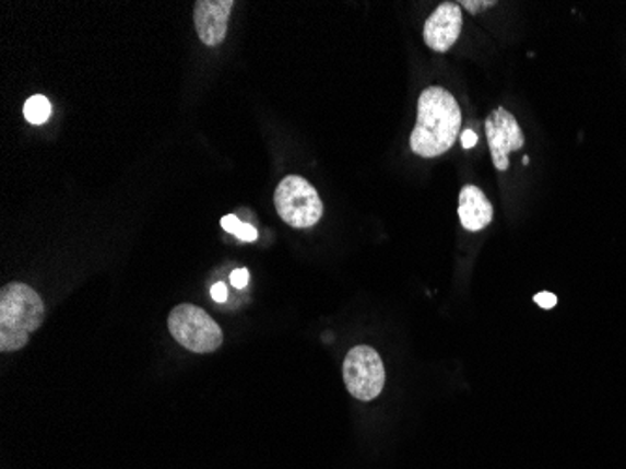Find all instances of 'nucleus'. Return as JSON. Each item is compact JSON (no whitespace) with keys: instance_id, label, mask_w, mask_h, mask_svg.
Instances as JSON below:
<instances>
[{"instance_id":"nucleus-1","label":"nucleus","mask_w":626,"mask_h":469,"mask_svg":"<svg viewBox=\"0 0 626 469\" xmlns=\"http://www.w3.org/2000/svg\"><path fill=\"white\" fill-rule=\"evenodd\" d=\"M460 128L462 109L454 96L442 86H429L418 98L416 125L409 143L416 156L436 159L454 145Z\"/></svg>"},{"instance_id":"nucleus-2","label":"nucleus","mask_w":626,"mask_h":469,"mask_svg":"<svg viewBox=\"0 0 626 469\" xmlns=\"http://www.w3.org/2000/svg\"><path fill=\"white\" fill-rule=\"evenodd\" d=\"M44 321V303L27 284L12 282L0 290V350L20 351Z\"/></svg>"},{"instance_id":"nucleus-3","label":"nucleus","mask_w":626,"mask_h":469,"mask_svg":"<svg viewBox=\"0 0 626 469\" xmlns=\"http://www.w3.org/2000/svg\"><path fill=\"white\" fill-rule=\"evenodd\" d=\"M167 327L178 344L191 353H212L224 342L218 324L199 306L178 304L167 319Z\"/></svg>"},{"instance_id":"nucleus-4","label":"nucleus","mask_w":626,"mask_h":469,"mask_svg":"<svg viewBox=\"0 0 626 469\" xmlns=\"http://www.w3.org/2000/svg\"><path fill=\"white\" fill-rule=\"evenodd\" d=\"M274 206L285 224L297 230L311 227L323 216V201L316 188L298 175H287L277 185Z\"/></svg>"},{"instance_id":"nucleus-5","label":"nucleus","mask_w":626,"mask_h":469,"mask_svg":"<svg viewBox=\"0 0 626 469\" xmlns=\"http://www.w3.org/2000/svg\"><path fill=\"white\" fill-rule=\"evenodd\" d=\"M343 382L351 397L371 402L385 387V366L381 357L369 345H356L343 361Z\"/></svg>"},{"instance_id":"nucleus-6","label":"nucleus","mask_w":626,"mask_h":469,"mask_svg":"<svg viewBox=\"0 0 626 469\" xmlns=\"http://www.w3.org/2000/svg\"><path fill=\"white\" fill-rule=\"evenodd\" d=\"M484 128H486L489 152H492L497 172H507L508 166H510L508 154L520 151L525 143L518 120L512 113L499 107L486 119Z\"/></svg>"},{"instance_id":"nucleus-7","label":"nucleus","mask_w":626,"mask_h":469,"mask_svg":"<svg viewBox=\"0 0 626 469\" xmlns=\"http://www.w3.org/2000/svg\"><path fill=\"white\" fill-rule=\"evenodd\" d=\"M462 8L454 2H442L424 23V42L432 51L447 54L462 34Z\"/></svg>"},{"instance_id":"nucleus-8","label":"nucleus","mask_w":626,"mask_h":469,"mask_svg":"<svg viewBox=\"0 0 626 469\" xmlns=\"http://www.w3.org/2000/svg\"><path fill=\"white\" fill-rule=\"evenodd\" d=\"M235 2L233 0H198L193 8V23L199 40L204 46L216 47L225 40L229 15Z\"/></svg>"},{"instance_id":"nucleus-9","label":"nucleus","mask_w":626,"mask_h":469,"mask_svg":"<svg viewBox=\"0 0 626 469\" xmlns=\"http://www.w3.org/2000/svg\"><path fill=\"white\" fill-rule=\"evenodd\" d=\"M460 222L468 232H482L494 220V207L488 198L482 194L481 188L468 185L460 192V207H458Z\"/></svg>"},{"instance_id":"nucleus-10","label":"nucleus","mask_w":626,"mask_h":469,"mask_svg":"<svg viewBox=\"0 0 626 469\" xmlns=\"http://www.w3.org/2000/svg\"><path fill=\"white\" fill-rule=\"evenodd\" d=\"M25 117H27L31 125H44L47 119L51 117V104L46 96L42 94H36L33 98L27 99L25 104Z\"/></svg>"},{"instance_id":"nucleus-11","label":"nucleus","mask_w":626,"mask_h":469,"mask_svg":"<svg viewBox=\"0 0 626 469\" xmlns=\"http://www.w3.org/2000/svg\"><path fill=\"white\" fill-rule=\"evenodd\" d=\"M222 227H224L225 232L237 235V237L240 238V241H245V243H251V241L258 238V230H256L253 225L240 222L235 214L224 216V219H222Z\"/></svg>"},{"instance_id":"nucleus-12","label":"nucleus","mask_w":626,"mask_h":469,"mask_svg":"<svg viewBox=\"0 0 626 469\" xmlns=\"http://www.w3.org/2000/svg\"><path fill=\"white\" fill-rule=\"evenodd\" d=\"M534 303L539 304L544 310H550V308H554L555 304H557V297L552 295L550 291H542L539 295H534Z\"/></svg>"},{"instance_id":"nucleus-13","label":"nucleus","mask_w":626,"mask_h":469,"mask_svg":"<svg viewBox=\"0 0 626 469\" xmlns=\"http://www.w3.org/2000/svg\"><path fill=\"white\" fill-rule=\"evenodd\" d=\"M248 280H250V272L246 271V269L233 271L232 284L235 285L237 290H245L246 285H248Z\"/></svg>"},{"instance_id":"nucleus-14","label":"nucleus","mask_w":626,"mask_h":469,"mask_svg":"<svg viewBox=\"0 0 626 469\" xmlns=\"http://www.w3.org/2000/svg\"><path fill=\"white\" fill-rule=\"evenodd\" d=\"M462 7L471 14H476V12H482L486 8L495 7V2H471V0H465V2H462Z\"/></svg>"},{"instance_id":"nucleus-15","label":"nucleus","mask_w":626,"mask_h":469,"mask_svg":"<svg viewBox=\"0 0 626 469\" xmlns=\"http://www.w3.org/2000/svg\"><path fill=\"white\" fill-rule=\"evenodd\" d=\"M211 295L216 303H225L227 301V290H225V285L222 282L212 285Z\"/></svg>"},{"instance_id":"nucleus-16","label":"nucleus","mask_w":626,"mask_h":469,"mask_svg":"<svg viewBox=\"0 0 626 469\" xmlns=\"http://www.w3.org/2000/svg\"><path fill=\"white\" fill-rule=\"evenodd\" d=\"M476 141H479V136H476L473 130H465L462 133V145L463 149H473L476 145Z\"/></svg>"}]
</instances>
